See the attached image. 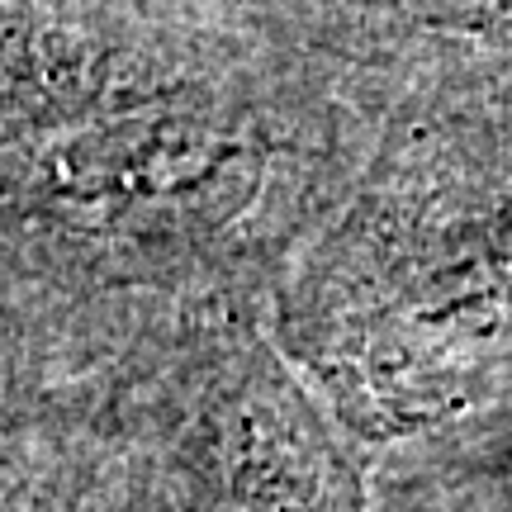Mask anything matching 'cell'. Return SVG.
<instances>
[{
    "mask_svg": "<svg viewBox=\"0 0 512 512\" xmlns=\"http://www.w3.org/2000/svg\"><path fill=\"white\" fill-rule=\"evenodd\" d=\"M119 512H361L347 446L256 313H204L110 380Z\"/></svg>",
    "mask_w": 512,
    "mask_h": 512,
    "instance_id": "2",
    "label": "cell"
},
{
    "mask_svg": "<svg viewBox=\"0 0 512 512\" xmlns=\"http://www.w3.org/2000/svg\"><path fill=\"white\" fill-rule=\"evenodd\" d=\"M318 5L351 19L470 34L484 38V43H508L512 48V0H318Z\"/></svg>",
    "mask_w": 512,
    "mask_h": 512,
    "instance_id": "4",
    "label": "cell"
},
{
    "mask_svg": "<svg viewBox=\"0 0 512 512\" xmlns=\"http://www.w3.org/2000/svg\"><path fill=\"white\" fill-rule=\"evenodd\" d=\"M0 512H119L110 384L0 389Z\"/></svg>",
    "mask_w": 512,
    "mask_h": 512,
    "instance_id": "3",
    "label": "cell"
},
{
    "mask_svg": "<svg viewBox=\"0 0 512 512\" xmlns=\"http://www.w3.org/2000/svg\"><path fill=\"white\" fill-rule=\"evenodd\" d=\"M313 133L171 0H0V384H110L285 285Z\"/></svg>",
    "mask_w": 512,
    "mask_h": 512,
    "instance_id": "1",
    "label": "cell"
}]
</instances>
